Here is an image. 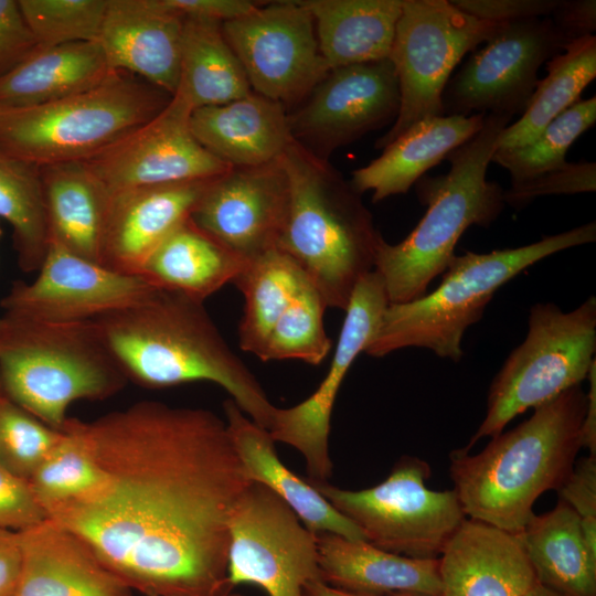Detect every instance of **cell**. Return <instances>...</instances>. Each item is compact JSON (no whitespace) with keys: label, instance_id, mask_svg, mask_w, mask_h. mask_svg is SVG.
I'll return each instance as SVG.
<instances>
[{"label":"cell","instance_id":"b9f144b4","mask_svg":"<svg viewBox=\"0 0 596 596\" xmlns=\"http://www.w3.org/2000/svg\"><path fill=\"white\" fill-rule=\"evenodd\" d=\"M595 190L596 163L567 162L532 179L511 183L510 188L503 191V201L514 207H522L542 195L575 194Z\"/></svg>","mask_w":596,"mask_h":596},{"label":"cell","instance_id":"e0dca14e","mask_svg":"<svg viewBox=\"0 0 596 596\" xmlns=\"http://www.w3.org/2000/svg\"><path fill=\"white\" fill-rule=\"evenodd\" d=\"M157 287L143 276L111 270L50 242L35 279L17 283L2 307L13 319L83 322L130 307Z\"/></svg>","mask_w":596,"mask_h":596},{"label":"cell","instance_id":"ab89813d","mask_svg":"<svg viewBox=\"0 0 596 596\" xmlns=\"http://www.w3.org/2000/svg\"><path fill=\"white\" fill-rule=\"evenodd\" d=\"M39 46L98 41L107 0H18Z\"/></svg>","mask_w":596,"mask_h":596},{"label":"cell","instance_id":"6f0895ef","mask_svg":"<svg viewBox=\"0 0 596 596\" xmlns=\"http://www.w3.org/2000/svg\"><path fill=\"white\" fill-rule=\"evenodd\" d=\"M3 394L1 382H0V396Z\"/></svg>","mask_w":596,"mask_h":596},{"label":"cell","instance_id":"d590c367","mask_svg":"<svg viewBox=\"0 0 596 596\" xmlns=\"http://www.w3.org/2000/svg\"><path fill=\"white\" fill-rule=\"evenodd\" d=\"M0 219L13 230L19 265L38 270L50 246L39 168L0 151Z\"/></svg>","mask_w":596,"mask_h":596},{"label":"cell","instance_id":"11a10c76","mask_svg":"<svg viewBox=\"0 0 596 596\" xmlns=\"http://www.w3.org/2000/svg\"><path fill=\"white\" fill-rule=\"evenodd\" d=\"M6 326H7V319L6 317L4 318H0V338L6 329Z\"/></svg>","mask_w":596,"mask_h":596},{"label":"cell","instance_id":"8fae6325","mask_svg":"<svg viewBox=\"0 0 596 596\" xmlns=\"http://www.w3.org/2000/svg\"><path fill=\"white\" fill-rule=\"evenodd\" d=\"M502 24L476 19L448 0H403L389 56L400 110L375 147L385 148L421 120L444 116L441 98L453 70Z\"/></svg>","mask_w":596,"mask_h":596},{"label":"cell","instance_id":"83f0119b","mask_svg":"<svg viewBox=\"0 0 596 596\" xmlns=\"http://www.w3.org/2000/svg\"><path fill=\"white\" fill-rule=\"evenodd\" d=\"M329 71L386 60L403 0H301Z\"/></svg>","mask_w":596,"mask_h":596},{"label":"cell","instance_id":"d6986e66","mask_svg":"<svg viewBox=\"0 0 596 596\" xmlns=\"http://www.w3.org/2000/svg\"><path fill=\"white\" fill-rule=\"evenodd\" d=\"M288 204V180L277 160L232 167L212 179L190 219L248 262L277 248Z\"/></svg>","mask_w":596,"mask_h":596},{"label":"cell","instance_id":"4dcf8cb0","mask_svg":"<svg viewBox=\"0 0 596 596\" xmlns=\"http://www.w3.org/2000/svg\"><path fill=\"white\" fill-rule=\"evenodd\" d=\"M246 263L189 217L151 254L140 276L204 302L224 285L234 283Z\"/></svg>","mask_w":596,"mask_h":596},{"label":"cell","instance_id":"816d5d0a","mask_svg":"<svg viewBox=\"0 0 596 596\" xmlns=\"http://www.w3.org/2000/svg\"><path fill=\"white\" fill-rule=\"evenodd\" d=\"M304 596H381L344 590L324 583L322 579L308 582L302 592ZM396 596V595H390Z\"/></svg>","mask_w":596,"mask_h":596},{"label":"cell","instance_id":"ac0fdd59","mask_svg":"<svg viewBox=\"0 0 596 596\" xmlns=\"http://www.w3.org/2000/svg\"><path fill=\"white\" fill-rule=\"evenodd\" d=\"M387 305L384 284L372 270L359 281L344 310L333 358L318 389L295 406L275 409L268 428L272 438L302 455L307 478L311 480L327 481L332 475L328 440L336 397L351 365L372 339Z\"/></svg>","mask_w":596,"mask_h":596},{"label":"cell","instance_id":"ba28073f","mask_svg":"<svg viewBox=\"0 0 596 596\" xmlns=\"http://www.w3.org/2000/svg\"><path fill=\"white\" fill-rule=\"evenodd\" d=\"M172 96L114 71L85 92L25 108H0V151L36 168L85 161L157 116Z\"/></svg>","mask_w":596,"mask_h":596},{"label":"cell","instance_id":"74e56055","mask_svg":"<svg viewBox=\"0 0 596 596\" xmlns=\"http://www.w3.org/2000/svg\"><path fill=\"white\" fill-rule=\"evenodd\" d=\"M596 121V97L579 99L554 118L531 142L498 148L491 162L505 168L511 183L525 181L566 164V153L574 141Z\"/></svg>","mask_w":596,"mask_h":596},{"label":"cell","instance_id":"44dd1931","mask_svg":"<svg viewBox=\"0 0 596 596\" xmlns=\"http://www.w3.org/2000/svg\"><path fill=\"white\" fill-rule=\"evenodd\" d=\"M184 18L163 0H107L98 38L109 67L175 93Z\"/></svg>","mask_w":596,"mask_h":596},{"label":"cell","instance_id":"7402d4cb","mask_svg":"<svg viewBox=\"0 0 596 596\" xmlns=\"http://www.w3.org/2000/svg\"><path fill=\"white\" fill-rule=\"evenodd\" d=\"M18 534L21 565L14 596H132L70 529L47 518Z\"/></svg>","mask_w":596,"mask_h":596},{"label":"cell","instance_id":"7dc6e473","mask_svg":"<svg viewBox=\"0 0 596 596\" xmlns=\"http://www.w3.org/2000/svg\"><path fill=\"white\" fill-rule=\"evenodd\" d=\"M183 18L194 17L225 22L252 12L259 3L248 0H163Z\"/></svg>","mask_w":596,"mask_h":596},{"label":"cell","instance_id":"5b68a950","mask_svg":"<svg viewBox=\"0 0 596 596\" xmlns=\"http://www.w3.org/2000/svg\"><path fill=\"white\" fill-rule=\"evenodd\" d=\"M512 117L487 114L482 128L446 159V174L417 181L427 206L414 230L400 243L381 237L374 272L381 277L389 304H403L427 294L433 279L448 267L455 246L472 225L490 226L503 210V190L487 179L502 130Z\"/></svg>","mask_w":596,"mask_h":596},{"label":"cell","instance_id":"f907efd6","mask_svg":"<svg viewBox=\"0 0 596 596\" xmlns=\"http://www.w3.org/2000/svg\"><path fill=\"white\" fill-rule=\"evenodd\" d=\"M589 381L585 416L581 429L582 447L589 450V455L596 456V362L592 365L587 375Z\"/></svg>","mask_w":596,"mask_h":596},{"label":"cell","instance_id":"f1b7e54d","mask_svg":"<svg viewBox=\"0 0 596 596\" xmlns=\"http://www.w3.org/2000/svg\"><path fill=\"white\" fill-rule=\"evenodd\" d=\"M113 72L98 41L38 46L0 77V108L58 100L99 85Z\"/></svg>","mask_w":596,"mask_h":596},{"label":"cell","instance_id":"9f6ffc18","mask_svg":"<svg viewBox=\"0 0 596 596\" xmlns=\"http://www.w3.org/2000/svg\"><path fill=\"white\" fill-rule=\"evenodd\" d=\"M227 596H244L242 594H236V593H230Z\"/></svg>","mask_w":596,"mask_h":596},{"label":"cell","instance_id":"603a6c76","mask_svg":"<svg viewBox=\"0 0 596 596\" xmlns=\"http://www.w3.org/2000/svg\"><path fill=\"white\" fill-rule=\"evenodd\" d=\"M439 596H523L535 583L519 534L466 518L438 557Z\"/></svg>","mask_w":596,"mask_h":596},{"label":"cell","instance_id":"277c9868","mask_svg":"<svg viewBox=\"0 0 596 596\" xmlns=\"http://www.w3.org/2000/svg\"><path fill=\"white\" fill-rule=\"evenodd\" d=\"M289 204L277 248L290 257L327 308L345 310L359 281L374 269L382 235L342 175L297 141L278 159Z\"/></svg>","mask_w":596,"mask_h":596},{"label":"cell","instance_id":"ee69618b","mask_svg":"<svg viewBox=\"0 0 596 596\" xmlns=\"http://www.w3.org/2000/svg\"><path fill=\"white\" fill-rule=\"evenodd\" d=\"M45 519L29 482L0 467V528L19 532Z\"/></svg>","mask_w":596,"mask_h":596},{"label":"cell","instance_id":"d4e9b609","mask_svg":"<svg viewBox=\"0 0 596 596\" xmlns=\"http://www.w3.org/2000/svg\"><path fill=\"white\" fill-rule=\"evenodd\" d=\"M225 423L248 481L264 485L281 498L315 534L333 533L366 541L363 532L278 458L269 432L253 422L232 400L223 403Z\"/></svg>","mask_w":596,"mask_h":596},{"label":"cell","instance_id":"8992f818","mask_svg":"<svg viewBox=\"0 0 596 596\" xmlns=\"http://www.w3.org/2000/svg\"><path fill=\"white\" fill-rule=\"evenodd\" d=\"M595 240L596 224L589 222L517 248L455 254L435 290L387 305L364 353L382 358L415 347L458 362L466 330L481 319L501 286L547 256Z\"/></svg>","mask_w":596,"mask_h":596},{"label":"cell","instance_id":"8d00e7d4","mask_svg":"<svg viewBox=\"0 0 596 596\" xmlns=\"http://www.w3.org/2000/svg\"><path fill=\"white\" fill-rule=\"evenodd\" d=\"M105 476L93 458L76 418H70L62 436L28 481L39 504L46 511L95 491Z\"/></svg>","mask_w":596,"mask_h":596},{"label":"cell","instance_id":"f546056e","mask_svg":"<svg viewBox=\"0 0 596 596\" xmlns=\"http://www.w3.org/2000/svg\"><path fill=\"white\" fill-rule=\"evenodd\" d=\"M50 242L100 264L110 196L81 161L39 168Z\"/></svg>","mask_w":596,"mask_h":596},{"label":"cell","instance_id":"484cf974","mask_svg":"<svg viewBox=\"0 0 596 596\" xmlns=\"http://www.w3.org/2000/svg\"><path fill=\"white\" fill-rule=\"evenodd\" d=\"M485 114L444 115L412 126L365 167L352 171L351 187L372 191L373 202L408 192L427 170L470 140L483 126Z\"/></svg>","mask_w":596,"mask_h":596},{"label":"cell","instance_id":"ffe728a7","mask_svg":"<svg viewBox=\"0 0 596 596\" xmlns=\"http://www.w3.org/2000/svg\"><path fill=\"white\" fill-rule=\"evenodd\" d=\"M211 180L142 187L110 195L100 264L140 275L158 246L191 216Z\"/></svg>","mask_w":596,"mask_h":596},{"label":"cell","instance_id":"2e32d148","mask_svg":"<svg viewBox=\"0 0 596 596\" xmlns=\"http://www.w3.org/2000/svg\"><path fill=\"white\" fill-rule=\"evenodd\" d=\"M296 111L288 114L295 141L324 159L337 148L395 121L398 82L392 62L331 70Z\"/></svg>","mask_w":596,"mask_h":596},{"label":"cell","instance_id":"f5cc1de1","mask_svg":"<svg viewBox=\"0 0 596 596\" xmlns=\"http://www.w3.org/2000/svg\"><path fill=\"white\" fill-rule=\"evenodd\" d=\"M523 596H563L538 582Z\"/></svg>","mask_w":596,"mask_h":596},{"label":"cell","instance_id":"836d02e7","mask_svg":"<svg viewBox=\"0 0 596 596\" xmlns=\"http://www.w3.org/2000/svg\"><path fill=\"white\" fill-rule=\"evenodd\" d=\"M546 72L521 118L502 130L498 148L531 142L554 118L579 100L582 92L596 77V36L573 40L547 62Z\"/></svg>","mask_w":596,"mask_h":596},{"label":"cell","instance_id":"681fc988","mask_svg":"<svg viewBox=\"0 0 596 596\" xmlns=\"http://www.w3.org/2000/svg\"><path fill=\"white\" fill-rule=\"evenodd\" d=\"M20 565L18 532L0 528V596H14Z\"/></svg>","mask_w":596,"mask_h":596},{"label":"cell","instance_id":"d6a6232c","mask_svg":"<svg viewBox=\"0 0 596 596\" xmlns=\"http://www.w3.org/2000/svg\"><path fill=\"white\" fill-rule=\"evenodd\" d=\"M251 93L244 70L223 34L222 22L184 18L179 81L172 97L193 111Z\"/></svg>","mask_w":596,"mask_h":596},{"label":"cell","instance_id":"6da1fadb","mask_svg":"<svg viewBox=\"0 0 596 596\" xmlns=\"http://www.w3.org/2000/svg\"><path fill=\"white\" fill-rule=\"evenodd\" d=\"M105 479L46 511L132 590L227 596L230 517L251 481L212 411L141 401L76 418Z\"/></svg>","mask_w":596,"mask_h":596},{"label":"cell","instance_id":"4316f807","mask_svg":"<svg viewBox=\"0 0 596 596\" xmlns=\"http://www.w3.org/2000/svg\"><path fill=\"white\" fill-rule=\"evenodd\" d=\"M316 536L321 579L331 586L381 596H439L438 558L406 557L328 532Z\"/></svg>","mask_w":596,"mask_h":596},{"label":"cell","instance_id":"7c38bea8","mask_svg":"<svg viewBox=\"0 0 596 596\" xmlns=\"http://www.w3.org/2000/svg\"><path fill=\"white\" fill-rule=\"evenodd\" d=\"M227 581L253 584L268 596H304L321 579L317 536L264 485L249 482L230 517Z\"/></svg>","mask_w":596,"mask_h":596},{"label":"cell","instance_id":"9a60e30c","mask_svg":"<svg viewBox=\"0 0 596 596\" xmlns=\"http://www.w3.org/2000/svg\"><path fill=\"white\" fill-rule=\"evenodd\" d=\"M191 113L172 97L152 119L81 162L109 196L136 188L214 179L232 167L196 140Z\"/></svg>","mask_w":596,"mask_h":596},{"label":"cell","instance_id":"c3c4849f","mask_svg":"<svg viewBox=\"0 0 596 596\" xmlns=\"http://www.w3.org/2000/svg\"><path fill=\"white\" fill-rule=\"evenodd\" d=\"M550 18L571 41L593 35L596 30V1L558 0Z\"/></svg>","mask_w":596,"mask_h":596},{"label":"cell","instance_id":"f35d334b","mask_svg":"<svg viewBox=\"0 0 596 596\" xmlns=\"http://www.w3.org/2000/svg\"><path fill=\"white\" fill-rule=\"evenodd\" d=\"M326 308L321 295L307 279L273 327L260 360L320 364L332 348L324 329Z\"/></svg>","mask_w":596,"mask_h":596},{"label":"cell","instance_id":"5bb4252c","mask_svg":"<svg viewBox=\"0 0 596 596\" xmlns=\"http://www.w3.org/2000/svg\"><path fill=\"white\" fill-rule=\"evenodd\" d=\"M222 31L252 92L285 107L305 100L329 72L301 0L259 3L248 14L222 22Z\"/></svg>","mask_w":596,"mask_h":596},{"label":"cell","instance_id":"52a82bcc","mask_svg":"<svg viewBox=\"0 0 596 596\" xmlns=\"http://www.w3.org/2000/svg\"><path fill=\"white\" fill-rule=\"evenodd\" d=\"M6 319L0 338L2 391L50 427L63 429L72 403L105 400L126 384L92 321Z\"/></svg>","mask_w":596,"mask_h":596},{"label":"cell","instance_id":"9c48e42d","mask_svg":"<svg viewBox=\"0 0 596 596\" xmlns=\"http://www.w3.org/2000/svg\"><path fill=\"white\" fill-rule=\"evenodd\" d=\"M595 352V296L567 312L553 302L534 304L526 337L493 377L486 416L465 449L497 436L525 411L581 385L596 362Z\"/></svg>","mask_w":596,"mask_h":596},{"label":"cell","instance_id":"1f68e13d","mask_svg":"<svg viewBox=\"0 0 596 596\" xmlns=\"http://www.w3.org/2000/svg\"><path fill=\"white\" fill-rule=\"evenodd\" d=\"M519 535L539 584L563 596H596V555L566 503L534 513Z\"/></svg>","mask_w":596,"mask_h":596},{"label":"cell","instance_id":"4fadbf2b","mask_svg":"<svg viewBox=\"0 0 596 596\" xmlns=\"http://www.w3.org/2000/svg\"><path fill=\"white\" fill-rule=\"evenodd\" d=\"M571 42L550 17L503 23L448 81L441 98L444 114H522L539 83L541 65Z\"/></svg>","mask_w":596,"mask_h":596},{"label":"cell","instance_id":"680465c9","mask_svg":"<svg viewBox=\"0 0 596 596\" xmlns=\"http://www.w3.org/2000/svg\"><path fill=\"white\" fill-rule=\"evenodd\" d=\"M1 235H2V230H1V226H0V237H1Z\"/></svg>","mask_w":596,"mask_h":596},{"label":"cell","instance_id":"7bdbcfd3","mask_svg":"<svg viewBox=\"0 0 596 596\" xmlns=\"http://www.w3.org/2000/svg\"><path fill=\"white\" fill-rule=\"evenodd\" d=\"M557 493L578 515L584 540L596 555V456L588 455L575 462Z\"/></svg>","mask_w":596,"mask_h":596},{"label":"cell","instance_id":"60d3db41","mask_svg":"<svg viewBox=\"0 0 596 596\" xmlns=\"http://www.w3.org/2000/svg\"><path fill=\"white\" fill-rule=\"evenodd\" d=\"M56 430L12 402L0 396V467L29 481L58 441Z\"/></svg>","mask_w":596,"mask_h":596},{"label":"cell","instance_id":"bcb514c9","mask_svg":"<svg viewBox=\"0 0 596 596\" xmlns=\"http://www.w3.org/2000/svg\"><path fill=\"white\" fill-rule=\"evenodd\" d=\"M17 0H0V77L36 47Z\"/></svg>","mask_w":596,"mask_h":596},{"label":"cell","instance_id":"3957f363","mask_svg":"<svg viewBox=\"0 0 596 596\" xmlns=\"http://www.w3.org/2000/svg\"><path fill=\"white\" fill-rule=\"evenodd\" d=\"M587 397L573 386L501 432L478 454L450 453L449 473L466 517L519 534L536 499L558 490L582 448Z\"/></svg>","mask_w":596,"mask_h":596},{"label":"cell","instance_id":"db71d44e","mask_svg":"<svg viewBox=\"0 0 596 596\" xmlns=\"http://www.w3.org/2000/svg\"><path fill=\"white\" fill-rule=\"evenodd\" d=\"M396 596H433V595H427V594H422V593H401V594H394Z\"/></svg>","mask_w":596,"mask_h":596},{"label":"cell","instance_id":"cb8c5ba5","mask_svg":"<svg viewBox=\"0 0 596 596\" xmlns=\"http://www.w3.org/2000/svg\"><path fill=\"white\" fill-rule=\"evenodd\" d=\"M190 128L209 152L230 167L277 161L294 141L286 107L254 92L193 110Z\"/></svg>","mask_w":596,"mask_h":596},{"label":"cell","instance_id":"e575fe53","mask_svg":"<svg viewBox=\"0 0 596 596\" xmlns=\"http://www.w3.org/2000/svg\"><path fill=\"white\" fill-rule=\"evenodd\" d=\"M306 280L294 260L278 248L246 263L233 283L244 296L238 326L243 351L262 358L273 327Z\"/></svg>","mask_w":596,"mask_h":596},{"label":"cell","instance_id":"f6af8a7d","mask_svg":"<svg viewBox=\"0 0 596 596\" xmlns=\"http://www.w3.org/2000/svg\"><path fill=\"white\" fill-rule=\"evenodd\" d=\"M558 0H451L460 11L483 21L509 23L547 18Z\"/></svg>","mask_w":596,"mask_h":596},{"label":"cell","instance_id":"30bf717a","mask_svg":"<svg viewBox=\"0 0 596 596\" xmlns=\"http://www.w3.org/2000/svg\"><path fill=\"white\" fill-rule=\"evenodd\" d=\"M430 475L425 460L406 456L384 481L368 489L347 490L305 478L363 532L366 542L397 555L433 560L467 517L454 489L426 487Z\"/></svg>","mask_w":596,"mask_h":596},{"label":"cell","instance_id":"7a4b0ae2","mask_svg":"<svg viewBox=\"0 0 596 596\" xmlns=\"http://www.w3.org/2000/svg\"><path fill=\"white\" fill-rule=\"evenodd\" d=\"M91 321L127 380L149 389L214 383L268 430L276 406L203 302L157 287L139 302Z\"/></svg>","mask_w":596,"mask_h":596}]
</instances>
